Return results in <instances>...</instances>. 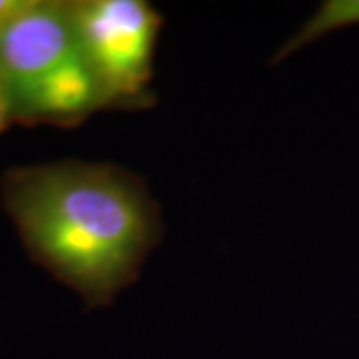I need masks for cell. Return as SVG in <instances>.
I'll return each mask as SVG.
<instances>
[{
  "instance_id": "cell-1",
  "label": "cell",
  "mask_w": 359,
  "mask_h": 359,
  "mask_svg": "<svg viewBox=\"0 0 359 359\" xmlns=\"http://www.w3.org/2000/svg\"><path fill=\"white\" fill-rule=\"evenodd\" d=\"M0 198L30 259L88 308L110 306L136 282L164 236L146 182L114 164L60 160L11 168Z\"/></svg>"
},
{
  "instance_id": "cell-2",
  "label": "cell",
  "mask_w": 359,
  "mask_h": 359,
  "mask_svg": "<svg viewBox=\"0 0 359 359\" xmlns=\"http://www.w3.org/2000/svg\"><path fill=\"white\" fill-rule=\"evenodd\" d=\"M0 82L18 124L70 128L106 110L78 42L70 0H28L0 30Z\"/></svg>"
},
{
  "instance_id": "cell-3",
  "label": "cell",
  "mask_w": 359,
  "mask_h": 359,
  "mask_svg": "<svg viewBox=\"0 0 359 359\" xmlns=\"http://www.w3.org/2000/svg\"><path fill=\"white\" fill-rule=\"evenodd\" d=\"M70 13L106 110L150 108L162 14L144 0H70Z\"/></svg>"
},
{
  "instance_id": "cell-4",
  "label": "cell",
  "mask_w": 359,
  "mask_h": 359,
  "mask_svg": "<svg viewBox=\"0 0 359 359\" xmlns=\"http://www.w3.org/2000/svg\"><path fill=\"white\" fill-rule=\"evenodd\" d=\"M355 25H359V0H325L308 22L302 26L292 39L283 42L282 48L271 58V65H278L285 58H290L294 52L330 32Z\"/></svg>"
},
{
  "instance_id": "cell-5",
  "label": "cell",
  "mask_w": 359,
  "mask_h": 359,
  "mask_svg": "<svg viewBox=\"0 0 359 359\" xmlns=\"http://www.w3.org/2000/svg\"><path fill=\"white\" fill-rule=\"evenodd\" d=\"M28 4V0H0V30Z\"/></svg>"
},
{
  "instance_id": "cell-6",
  "label": "cell",
  "mask_w": 359,
  "mask_h": 359,
  "mask_svg": "<svg viewBox=\"0 0 359 359\" xmlns=\"http://www.w3.org/2000/svg\"><path fill=\"white\" fill-rule=\"evenodd\" d=\"M11 124H14L13 114H11V106H8V98H6L4 86L0 82V134L8 128Z\"/></svg>"
}]
</instances>
